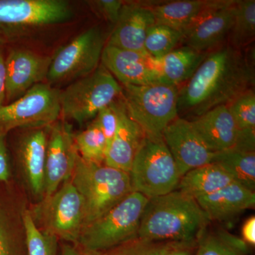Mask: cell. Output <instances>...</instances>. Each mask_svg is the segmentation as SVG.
I'll return each mask as SVG.
<instances>
[{
  "instance_id": "8992f818",
  "label": "cell",
  "mask_w": 255,
  "mask_h": 255,
  "mask_svg": "<svg viewBox=\"0 0 255 255\" xmlns=\"http://www.w3.org/2000/svg\"><path fill=\"white\" fill-rule=\"evenodd\" d=\"M122 87L129 118L141 128L146 136L162 137L166 127L179 117L178 87L162 83Z\"/></svg>"
},
{
  "instance_id": "8fae6325",
  "label": "cell",
  "mask_w": 255,
  "mask_h": 255,
  "mask_svg": "<svg viewBox=\"0 0 255 255\" xmlns=\"http://www.w3.org/2000/svg\"><path fill=\"white\" fill-rule=\"evenodd\" d=\"M59 117L60 90L42 82L17 100L0 107V132L6 135L18 128L48 127Z\"/></svg>"
},
{
  "instance_id": "484cf974",
  "label": "cell",
  "mask_w": 255,
  "mask_h": 255,
  "mask_svg": "<svg viewBox=\"0 0 255 255\" xmlns=\"http://www.w3.org/2000/svg\"><path fill=\"white\" fill-rule=\"evenodd\" d=\"M238 130L234 150L255 152V92L250 89L227 105Z\"/></svg>"
},
{
  "instance_id": "d6986e66",
  "label": "cell",
  "mask_w": 255,
  "mask_h": 255,
  "mask_svg": "<svg viewBox=\"0 0 255 255\" xmlns=\"http://www.w3.org/2000/svg\"><path fill=\"white\" fill-rule=\"evenodd\" d=\"M20 202L11 183H0V255H27L23 221L26 204Z\"/></svg>"
},
{
  "instance_id": "4dcf8cb0",
  "label": "cell",
  "mask_w": 255,
  "mask_h": 255,
  "mask_svg": "<svg viewBox=\"0 0 255 255\" xmlns=\"http://www.w3.org/2000/svg\"><path fill=\"white\" fill-rule=\"evenodd\" d=\"M182 32L155 23L147 30L144 48L151 58L159 59L182 44Z\"/></svg>"
},
{
  "instance_id": "277c9868",
  "label": "cell",
  "mask_w": 255,
  "mask_h": 255,
  "mask_svg": "<svg viewBox=\"0 0 255 255\" xmlns=\"http://www.w3.org/2000/svg\"><path fill=\"white\" fill-rule=\"evenodd\" d=\"M147 200L145 196L132 191L108 212L82 228L77 246L100 253L137 237Z\"/></svg>"
},
{
  "instance_id": "d4e9b609",
  "label": "cell",
  "mask_w": 255,
  "mask_h": 255,
  "mask_svg": "<svg viewBox=\"0 0 255 255\" xmlns=\"http://www.w3.org/2000/svg\"><path fill=\"white\" fill-rule=\"evenodd\" d=\"M234 182L218 164L211 162L189 171L183 175L178 190L197 199L209 195Z\"/></svg>"
},
{
  "instance_id": "d590c367",
  "label": "cell",
  "mask_w": 255,
  "mask_h": 255,
  "mask_svg": "<svg viewBox=\"0 0 255 255\" xmlns=\"http://www.w3.org/2000/svg\"><path fill=\"white\" fill-rule=\"evenodd\" d=\"M5 137L6 135L0 132V183L8 184L11 183V170Z\"/></svg>"
},
{
  "instance_id": "9c48e42d",
  "label": "cell",
  "mask_w": 255,
  "mask_h": 255,
  "mask_svg": "<svg viewBox=\"0 0 255 255\" xmlns=\"http://www.w3.org/2000/svg\"><path fill=\"white\" fill-rule=\"evenodd\" d=\"M64 0H0V37L11 39L26 32L60 24L73 17Z\"/></svg>"
},
{
  "instance_id": "4fadbf2b",
  "label": "cell",
  "mask_w": 255,
  "mask_h": 255,
  "mask_svg": "<svg viewBox=\"0 0 255 255\" xmlns=\"http://www.w3.org/2000/svg\"><path fill=\"white\" fill-rule=\"evenodd\" d=\"M78 151L71 126L58 120L49 127L45 167L44 197L53 194L73 174Z\"/></svg>"
},
{
  "instance_id": "9a60e30c",
  "label": "cell",
  "mask_w": 255,
  "mask_h": 255,
  "mask_svg": "<svg viewBox=\"0 0 255 255\" xmlns=\"http://www.w3.org/2000/svg\"><path fill=\"white\" fill-rule=\"evenodd\" d=\"M236 0L209 10L183 33L182 44L208 53L227 43L235 16Z\"/></svg>"
},
{
  "instance_id": "2e32d148",
  "label": "cell",
  "mask_w": 255,
  "mask_h": 255,
  "mask_svg": "<svg viewBox=\"0 0 255 255\" xmlns=\"http://www.w3.org/2000/svg\"><path fill=\"white\" fill-rule=\"evenodd\" d=\"M51 58L26 49H12L5 58L8 104L46 80Z\"/></svg>"
},
{
  "instance_id": "30bf717a",
  "label": "cell",
  "mask_w": 255,
  "mask_h": 255,
  "mask_svg": "<svg viewBox=\"0 0 255 255\" xmlns=\"http://www.w3.org/2000/svg\"><path fill=\"white\" fill-rule=\"evenodd\" d=\"M105 38L100 26H92L60 47L51 58L48 84L74 82L100 66Z\"/></svg>"
},
{
  "instance_id": "7a4b0ae2",
  "label": "cell",
  "mask_w": 255,
  "mask_h": 255,
  "mask_svg": "<svg viewBox=\"0 0 255 255\" xmlns=\"http://www.w3.org/2000/svg\"><path fill=\"white\" fill-rule=\"evenodd\" d=\"M209 223L196 199L176 189L148 199L137 236L155 241L196 242Z\"/></svg>"
},
{
  "instance_id": "7402d4cb",
  "label": "cell",
  "mask_w": 255,
  "mask_h": 255,
  "mask_svg": "<svg viewBox=\"0 0 255 255\" xmlns=\"http://www.w3.org/2000/svg\"><path fill=\"white\" fill-rule=\"evenodd\" d=\"M227 0H177L147 1L155 23L182 32L194 24L209 10L221 6Z\"/></svg>"
},
{
  "instance_id": "3957f363",
  "label": "cell",
  "mask_w": 255,
  "mask_h": 255,
  "mask_svg": "<svg viewBox=\"0 0 255 255\" xmlns=\"http://www.w3.org/2000/svg\"><path fill=\"white\" fill-rule=\"evenodd\" d=\"M70 180L83 199V228L108 212L132 191L128 173L105 164L85 162L79 155Z\"/></svg>"
},
{
  "instance_id": "e575fe53",
  "label": "cell",
  "mask_w": 255,
  "mask_h": 255,
  "mask_svg": "<svg viewBox=\"0 0 255 255\" xmlns=\"http://www.w3.org/2000/svg\"><path fill=\"white\" fill-rule=\"evenodd\" d=\"M99 15L112 24L118 21L121 10L124 4L122 0H98L92 1Z\"/></svg>"
},
{
  "instance_id": "ffe728a7",
  "label": "cell",
  "mask_w": 255,
  "mask_h": 255,
  "mask_svg": "<svg viewBox=\"0 0 255 255\" xmlns=\"http://www.w3.org/2000/svg\"><path fill=\"white\" fill-rule=\"evenodd\" d=\"M206 147L213 152L232 150L238 130L227 105H221L189 120Z\"/></svg>"
},
{
  "instance_id": "ba28073f",
  "label": "cell",
  "mask_w": 255,
  "mask_h": 255,
  "mask_svg": "<svg viewBox=\"0 0 255 255\" xmlns=\"http://www.w3.org/2000/svg\"><path fill=\"white\" fill-rule=\"evenodd\" d=\"M129 176L132 191L147 199L176 190L182 178L163 138L147 136L137 150Z\"/></svg>"
},
{
  "instance_id": "74e56055",
  "label": "cell",
  "mask_w": 255,
  "mask_h": 255,
  "mask_svg": "<svg viewBox=\"0 0 255 255\" xmlns=\"http://www.w3.org/2000/svg\"><path fill=\"white\" fill-rule=\"evenodd\" d=\"M6 101V70L5 58L0 49V107L4 105Z\"/></svg>"
},
{
  "instance_id": "cb8c5ba5",
  "label": "cell",
  "mask_w": 255,
  "mask_h": 255,
  "mask_svg": "<svg viewBox=\"0 0 255 255\" xmlns=\"http://www.w3.org/2000/svg\"><path fill=\"white\" fill-rule=\"evenodd\" d=\"M207 53H202L190 47L182 46L159 59H154L161 81L166 85L179 87L192 77Z\"/></svg>"
},
{
  "instance_id": "ab89813d",
  "label": "cell",
  "mask_w": 255,
  "mask_h": 255,
  "mask_svg": "<svg viewBox=\"0 0 255 255\" xmlns=\"http://www.w3.org/2000/svg\"><path fill=\"white\" fill-rule=\"evenodd\" d=\"M61 255H98V253L85 251L78 246L64 243L61 246Z\"/></svg>"
},
{
  "instance_id": "8d00e7d4",
  "label": "cell",
  "mask_w": 255,
  "mask_h": 255,
  "mask_svg": "<svg viewBox=\"0 0 255 255\" xmlns=\"http://www.w3.org/2000/svg\"><path fill=\"white\" fill-rule=\"evenodd\" d=\"M243 241L247 245L255 246V217L251 216L246 220L242 228Z\"/></svg>"
},
{
  "instance_id": "52a82bcc",
  "label": "cell",
  "mask_w": 255,
  "mask_h": 255,
  "mask_svg": "<svg viewBox=\"0 0 255 255\" xmlns=\"http://www.w3.org/2000/svg\"><path fill=\"white\" fill-rule=\"evenodd\" d=\"M122 95V85L101 63L93 73L60 91V116L64 121L84 124Z\"/></svg>"
},
{
  "instance_id": "f546056e",
  "label": "cell",
  "mask_w": 255,
  "mask_h": 255,
  "mask_svg": "<svg viewBox=\"0 0 255 255\" xmlns=\"http://www.w3.org/2000/svg\"><path fill=\"white\" fill-rule=\"evenodd\" d=\"M74 141L79 156L90 163L105 164L107 139L95 121L82 131L74 133Z\"/></svg>"
},
{
  "instance_id": "f35d334b",
  "label": "cell",
  "mask_w": 255,
  "mask_h": 255,
  "mask_svg": "<svg viewBox=\"0 0 255 255\" xmlns=\"http://www.w3.org/2000/svg\"><path fill=\"white\" fill-rule=\"evenodd\" d=\"M197 241L184 243L180 246L171 252L169 255H194Z\"/></svg>"
},
{
  "instance_id": "6da1fadb",
  "label": "cell",
  "mask_w": 255,
  "mask_h": 255,
  "mask_svg": "<svg viewBox=\"0 0 255 255\" xmlns=\"http://www.w3.org/2000/svg\"><path fill=\"white\" fill-rule=\"evenodd\" d=\"M255 53L228 43L209 52L192 77L178 88V114L192 119L228 105L255 87Z\"/></svg>"
},
{
  "instance_id": "7c38bea8",
  "label": "cell",
  "mask_w": 255,
  "mask_h": 255,
  "mask_svg": "<svg viewBox=\"0 0 255 255\" xmlns=\"http://www.w3.org/2000/svg\"><path fill=\"white\" fill-rule=\"evenodd\" d=\"M48 127L27 128L15 147L16 165L26 190L36 203L44 197Z\"/></svg>"
},
{
  "instance_id": "ac0fdd59",
  "label": "cell",
  "mask_w": 255,
  "mask_h": 255,
  "mask_svg": "<svg viewBox=\"0 0 255 255\" xmlns=\"http://www.w3.org/2000/svg\"><path fill=\"white\" fill-rule=\"evenodd\" d=\"M155 23L147 1H124L118 21L106 44L147 54L144 48L146 33Z\"/></svg>"
},
{
  "instance_id": "44dd1931",
  "label": "cell",
  "mask_w": 255,
  "mask_h": 255,
  "mask_svg": "<svg viewBox=\"0 0 255 255\" xmlns=\"http://www.w3.org/2000/svg\"><path fill=\"white\" fill-rule=\"evenodd\" d=\"M211 221H228L254 208L255 193L236 182L209 195L196 199Z\"/></svg>"
},
{
  "instance_id": "d6a6232c",
  "label": "cell",
  "mask_w": 255,
  "mask_h": 255,
  "mask_svg": "<svg viewBox=\"0 0 255 255\" xmlns=\"http://www.w3.org/2000/svg\"><path fill=\"white\" fill-rule=\"evenodd\" d=\"M23 221L27 255H58V238L37 227L26 206L23 211Z\"/></svg>"
},
{
  "instance_id": "e0dca14e",
  "label": "cell",
  "mask_w": 255,
  "mask_h": 255,
  "mask_svg": "<svg viewBox=\"0 0 255 255\" xmlns=\"http://www.w3.org/2000/svg\"><path fill=\"white\" fill-rule=\"evenodd\" d=\"M101 62L122 85L143 86L163 84L153 58L148 55L106 44Z\"/></svg>"
},
{
  "instance_id": "603a6c76",
  "label": "cell",
  "mask_w": 255,
  "mask_h": 255,
  "mask_svg": "<svg viewBox=\"0 0 255 255\" xmlns=\"http://www.w3.org/2000/svg\"><path fill=\"white\" fill-rule=\"evenodd\" d=\"M145 137L141 128L129 118L124 102L117 132L107 146L106 165L129 174L135 156Z\"/></svg>"
},
{
  "instance_id": "5bb4252c",
  "label": "cell",
  "mask_w": 255,
  "mask_h": 255,
  "mask_svg": "<svg viewBox=\"0 0 255 255\" xmlns=\"http://www.w3.org/2000/svg\"><path fill=\"white\" fill-rule=\"evenodd\" d=\"M162 138L182 177L191 169L212 162L215 152L208 149L187 119H174L164 129Z\"/></svg>"
},
{
  "instance_id": "4316f807",
  "label": "cell",
  "mask_w": 255,
  "mask_h": 255,
  "mask_svg": "<svg viewBox=\"0 0 255 255\" xmlns=\"http://www.w3.org/2000/svg\"><path fill=\"white\" fill-rule=\"evenodd\" d=\"M229 174L234 182L255 189V152L229 150L215 152L212 162Z\"/></svg>"
},
{
  "instance_id": "1f68e13d",
  "label": "cell",
  "mask_w": 255,
  "mask_h": 255,
  "mask_svg": "<svg viewBox=\"0 0 255 255\" xmlns=\"http://www.w3.org/2000/svg\"><path fill=\"white\" fill-rule=\"evenodd\" d=\"M184 242L155 241L138 237L110 248L98 255H169Z\"/></svg>"
},
{
  "instance_id": "836d02e7",
  "label": "cell",
  "mask_w": 255,
  "mask_h": 255,
  "mask_svg": "<svg viewBox=\"0 0 255 255\" xmlns=\"http://www.w3.org/2000/svg\"><path fill=\"white\" fill-rule=\"evenodd\" d=\"M123 105L124 101L122 95L120 98L113 103L102 109L93 119L105 135L107 139V146L117 132L119 116Z\"/></svg>"
},
{
  "instance_id": "83f0119b",
  "label": "cell",
  "mask_w": 255,
  "mask_h": 255,
  "mask_svg": "<svg viewBox=\"0 0 255 255\" xmlns=\"http://www.w3.org/2000/svg\"><path fill=\"white\" fill-rule=\"evenodd\" d=\"M255 38V1L236 0L232 28L227 43L240 50H246Z\"/></svg>"
},
{
  "instance_id": "5b68a950",
  "label": "cell",
  "mask_w": 255,
  "mask_h": 255,
  "mask_svg": "<svg viewBox=\"0 0 255 255\" xmlns=\"http://www.w3.org/2000/svg\"><path fill=\"white\" fill-rule=\"evenodd\" d=\"M37 227L58 241L76 246L85 223V205L70 179L28 209Z\"/></svg>"
},
{
  "instance_id": "f1b7e54d",
  "label": "cell",
  "mask_w": 255,
  "mask_h": 255,
  "mask_svg": "<svg viewBox=\"0 0 255 255\" xmlns=\"http://www.w3.org/2000/svg\"><path fill=\"white\" fill-rule=\"evenodd\" d=\"M194 255H249L248 245L226 231H211L198 239Z\"/></svg>"
},
{
  "instance_id": "60d3db41",
  "label": "cell",
  "mask_w": 255,
  "mask_h": 255,
  "mask_svg": "<svg viewBox=\"0 0 255 255\" xmlns=\"http://www.w3.org/2000/svg\"><path fill=\"white\" fill-rule=\"evenodd\" d=\"M4 43H5L4 40L0 37V48H1V45H2Z\"/></svg>"
}]
</instances>
